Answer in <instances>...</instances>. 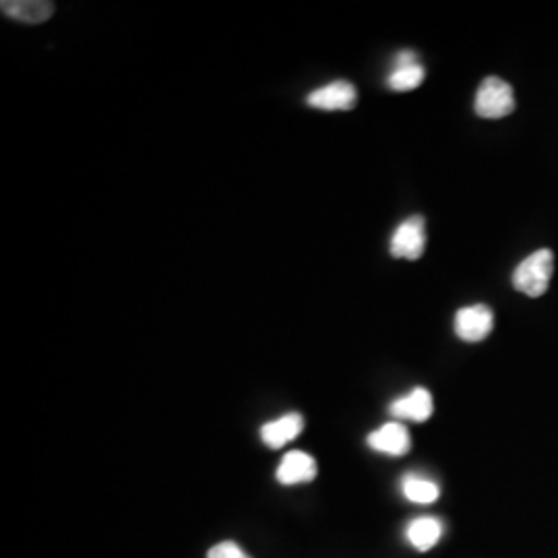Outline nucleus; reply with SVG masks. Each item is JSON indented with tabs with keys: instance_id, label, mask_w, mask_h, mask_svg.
I'll return each mask as SVG.
<instances>
[{
	"instance_id": "obj_3",
	"label": "nucleus",
	"mask_w": 558,
	"mask_h": 558,
	"mask_svg": "<svg viewBox=\"0 0 558 558\" xmlns=\"http://www.w3.org/2000/svg\"><path fill=\"white\" fill-rule=\"evenodd\" d=\"M389 251L396 259L416 260L426 251V221L422 216H414L401 221L391 236Z\"/></svg>"
},
{
	"instance_id": "obj_5",
	"label": "nucleus",
	"mask_w": 558,
	"mask_h": 558,
	"mask_svg": "<svg viewBox=\"0 0 558 558\" xmlns=\"http://www.w3.org/2000/svg\"><path fill=\"white\" fill-rule=\"evenodd\" d=\"M495 329V315L486 304L463 306L456 315V333L459 339L474 343L488 338Z\"/></svg>"
},
{
	"instance_id": "obj_11",
	"label": "nucleus",
	"mask_w": 558,
	"mask_h": 558,
	"mask_svg": "<svg viewBox=\"0 0 558 558\" xmlns=\"http://www.w3.org/2000/svg\"><path fill=\"white\" fill-rule=\"evenodd\" d=\"M440 536H442V523L439 519L418 518L408 525V539L420 553L433 550L439 544Z\"/></svg>"
},
{
	"instance_id": "obj_12",
	"label": "nucleus",
	"mask_w": 558,
	"mask_h": 558,
	"mask_svg": "<svg viewBox=\"0 0 558 558\" xmlns=\"http://www.w3.org/2000/svg\"><path fill=\"white\" fill-rule=\"evenodd\" d=\"M424 77H426V73L420 62L396 66L393 73L387 77V87L393 92H412L422 85Z\"/></svg>"
},
{
	"instance_id": "obj_1",
	"label": "nucleus",
	"mask_w": 558,
	"mask_h": 558,
	"mask_svg": "<svg viewBox=\"0 0 558 558\" xmlns=\"http://www.w3.org/2000/svg\"><path fill=\"white\" fill-rule=\"evenodd\" d=\"M553 269H555V257L553 251L542 248L536 251L534 255H530L527 259L521 260L513 274V286L519 292L538 299L544 296L548 290V283L553 278Z\"/></svg>"
},
{
	"instance_id": "obj_2",
	"label": "nucleus",
	"mask_w": 558,
	"mask_h": 558,
	"mask_svg": "<svg viewBox=\"0 0 558 558\" xmlns=\"http://www.w3.org/2000/svg\"><path fill=\"white\" fill-rule=\"evenodd\" d=\"M476 114L482 119H505L515 110L513 87L499 77H486L476 94Z\"/></svg>"
},
{
	"instance_id": "obj_8",
	"label": "nucleus",
	"mask_w": 558,
	"mask_h": 558,
	"mask_svg": "<svg viewBox=\"0 0 558 558\" xmlns=\"http://www.w3.org/2000/svg\"><path fill=\"white\" fill-rule=\"evenodd\" d=\"M389 412L398 420H412V422H426L435 412V401L428 389L416 387L410 396L396 399L389 405Z\"/></svg>"
},
{
	"instance_id": "obj_14",
	"label": "nucleus",
	"mask_w": 558,
	"mask_h": 558,
	"mask_svg": "<svg viewBox=\"0 0 558 558\" xmlns=\"http://www.w3.org/2000/svg\"><path fill=\"white\" fill-rule=\"evenodd\" d=\"M207 558H251L242 548H240L236 542H232V539H228V542H221V544H216L209 553H207Z\"/></svg>"
},
{
	"instance_id": "obj_7",
	"label": "nucleus",
	"mask_w": 558,
	"mask_h": 558,
	"mask_svg": "<svg viewBox=\"0 0 558 558\" xmlns=\"http://www.w3.org/2000/svg\"><path fill=\"white\" fill-rule=\"evenodd\" d=\"M278 482L283 486L304 484L317 478V461L304 451H290L286 453L278 468Z\"/></svg>"
},
{
	"instance_id": "obj_9",
	"label": "nucleus",
	"mask_w": 558,
	"mask_h": 558,
	"mask_svg": "<svg viewBox=\"0 0 558 558\" xmlns=\"http://www.w3.org/2000/svg\"><path fill=\"white\" fill-rule=\"evenodd\" d=\"M302 430H304V418L296 412H292V414H286L281 418L263 424L260 439L269 449H281L290 440L296 439Z\"/></svg>"
},
{
	"instance_id": "obj_4",
	"label": "nucleus",
	"mask_w": 558,
	"mask_h": 558,
	"mask_svg": "<svg viewBox=\"0 0 558 558\" xmlns=\"http://www.w3.org/2000/svg\"><path fill=\"white\" fill-rule=\"evenodd\" d=\"M359 101V92L350 81H331L323 87H317L315 92L308 94L306 104L315 110H325V112H341V110H352Z\"/></svg>"
},
{
	"instance_id": "obj_13",
	"label": "nucleus",
	"mask_w": 558,
	"mask_h": 558,
	"mask_svg": "<svg viewBox=\"0 0 558 558\" xmlns=\"http://www.w3.org/2000/svg\"><path fill=\"white\" fill-rule=\"evenodd\" d=\"M401 486H403L405 499L418 502V505H430L440 497L439 486L430 480L405 476Z\"/></svg>"
},
{
	"instance_id": "obj_15",
	"label": "nucleus",
	"mask_w": 558,
	"mask_h": 558,
	"mask_svg": "<svg viewBox=\"0 0 558 558\" xmlns=\"http://www.w3.org/2000/svg\"><path fill=\"white\" fill-rule=\"evenodd\" d=\"M414 62H418V60H416V54L410 50H403L396 57V66H405V64H414Z\"/></svg>"
},
{
	"instance_id": "obj_6",
	"label": "nucleus",
	"mask_w": 558,
	"mask_h": 558,
	"mask_svg": "<svg viewBox=\"0 0 558 558\" xmlns=\"http://www.w3.org/2000/svg\"><path fill=\"white\" fill-rule=\"evenodd\" d=\"M368 447L385 456L401 458L412 449V437L401 422H387L368 435Z\"/></svg>"
},
{
	"instance_id": "obj_10",
	"label": "nucleus",
	"mask_w": 558,
	"mask_h": 558,
	"mask_svg": "<svg viewBox=\"0 0 558 558\" xmlns=\"http://www.w3.org/2000/svg\"><path fill=\"white\" fill-rule=\"evenodd\" d=\"M0 9L7 17L27 25H38L54 15V4L48 0H4Z\"/></svg>"
}]
</instances>
